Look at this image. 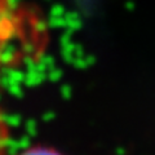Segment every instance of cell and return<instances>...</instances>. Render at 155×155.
Instances as JSON below:
<instances>
[{"label":"cell","mask_w":155,"mask_h":155,"mask_svg":"<svg viewBox=\"0 0 155 155\" xmlns=\"http://www.w3.org/2000/svg\"><path fill=\"white\" fill-rule=\"evenodd\" d=\"M9 127L4 119V116L0 113V155H5L7 153V146L9 142Z\"/></svg>","instance_id":"obj_1"},{"label":"cell","mask_w":155,"mask_h":155,"mask_svg":"<svg viewBox=\"0 0 155 155\" xmlns=\"http://www.w3.org/2000/svg\"><path fill=\"white\" fill-rule=\"evenodd\" d=\"M17 155H62L60 151H57L56 149L49 147V146H41V145H36V146L28 147L23 150L22 153Z\"/></svg>","instance_id":"obj_2"}]
</instances>
